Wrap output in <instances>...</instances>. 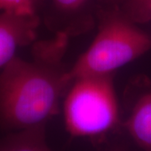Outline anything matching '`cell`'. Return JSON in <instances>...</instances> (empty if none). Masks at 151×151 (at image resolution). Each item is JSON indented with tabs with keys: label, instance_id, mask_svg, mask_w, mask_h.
Here are the masks:
<instances>
[{
	"label": "cell",
	"instance_id": "1",
	"mask_svg": "<svg viewBox=\"0 0 151 151\" xmlns=\"http://www.w3.org/2000/svg\"><path fill=\"white\" fill-rule=\"evenodd\" d=\"M69 35L35 44L33 59L15 57L0 74V124L26 129L45 126L59 113L61 98L70 85V68L63 61Z\"/></svg>",
	"mask_w": 151,
	"mask_h": 151
},
{
	"label": "cell",
	"instance_id": "2",
	"mask_svg": "<svg viewBox=\"0 0 151 151\" xmlns=\"http://www.w3.org/2000/svg\"><path fill=\"white\" fill-rule=\"evenodd\" d=\"M151 50V35L115 9L99 16L98 31L89 48L69 69L70 81L89 75H110Z\"/></svg>",
	"mask_w": 151,
	"mask_h": 151
},
{
	"label": "cell",
	"instance_id": "3",
	"mask_svg": "<svg viewBox=\"0 0 151 151\" xmlns=\"http://www.w3.org/2000/svg\"><path fill=\"white\" fill-rule=\"evenodd\" d=\"M66 131L72 137L95 139L120 124L113 74L89 75L71 81L63 100Z\"/></svg>",
	"mask_w": 151,
	"mask_h": 151
},
{
	"label": "cell",
	"instance_id": "4",
	"mask_svg": "<svg viewBox=\"0 0 151 151\" xmlns=\"http://www.w3.org/2000/svg\"><path fill=\"white\" fill-rule=\"evenodd\" d=\"M40 19L11 13L0 14V68L16 57L17 50L36 38Z\"/></svg>",
	"mask_w": 151,
	"mask_h": 151
},
{
	"label": "cell",
	"instance_id": "5",
	"mask_svg": "<svg viewBox=\"0 0 151 151\" xmlns=\"http://www.w3.org/2000/svg\"><path fill=\"white\" fill-rule=\"evenodd\" d=\"M124 127L137 145L151 151V92L137 100Z\"/></svg>",
	"mask_w": 151,
	"mask_h": 151
},
{
	"label": "cell",
	"instance_id": "6",
	"mask_svg": "<svg viewBox=\"0 0 151 151\" xmlns=\"http://www.w3.org/2000/svg\"><path fill=\"white\" fill-rule=\"evenodd\" d=\"M0 151H54L46 143L45 126L19 130L0 137Z\"/></svg>",
	"mask_w": 151,
	"mask_h": 151
},
{
	"label": "cell",
	"instance_id": "7",
	"mask_svg": "<svg viewBox=\"0 0 151 151\" xmlns=\"http://www.w3.org/2000/svg\"><path fill=\"white\" fill-rule=\"evenodd\" d=\"M151 0H127L122 11L135 23L151 19Z\"/></svg>",
	"mask_w": 151,
	"mask_h": 151
},
{
	"label": "cell",
	"instance_id": "8",
	"mask_svg": "<svg viewBox=\"0 0 151 151\" xmlns=\"http://www.w3.org/2000/svg\"><path fill=\"white\" fill-rule=\"evenodd\" d=\"M39 0H0L1 13H11L24 16L37 15Z\"/></svg>",
	"mask_w": 151,
	"mask_h": 151
},
{
	"label": "cell",
	"instance_id": "9",
	"mask_svg": "<svg viewBox=\"0 0 151 151\" xmlns=\"http://www.w3.org/2000/svg\"><path fill=\"white\" fill-rule=\"evenodd\" d=\"M88 0H53L55 7L61 13L74 15L81 11L86 5Z\"/></svg>",
	"mask_w": 151,
	"mask_h": 151
},
{
	"label": "cell",
	"instance_id": "10",
	"mask_svg": "<svg viewBox=\"0 0 151 151\" xmlns=\"http://www.w3.org/2000/svg\"><path fill=\"white\" fill-rule=\"evenodd\" d=\"M113 151H123L122 150H120V149H115V150H113Z\"/></svg>",
	"mask_w": 151,
	"mask_h": 151
},
{
	"label": "cell",
	"instance_id": "11",
	"mask_svg": "<svg viewBox=\"0 0 151 151\" xmlns=\"http://www.w3.org/2000/svg\"><path fill=\"white\" fill-rule=\"evenodd\" d=\"M150 13H151V10H150Z\"/></svg>",
	"mask_w": 151,
	"mask_h": 151
}]
</instances>
